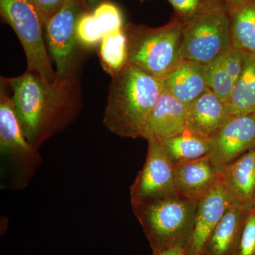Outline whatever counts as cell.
<instances>
[{
  "label": "cell",
  "instance_id": "26",
  "mask_svg": "<svg viewBox=\"0 0 255 255\" xmlns=\"http://www.w3.org/2000/svg\"><path fill=\"white\" fill-rule=\"evenodd\" d=\"M235 255H255V206L248 211L241 240Z\"/></svg>",
  "mask_w": 255,
  "mask_h": 255
},
{
  "label": "cell",
  "instance_id": "3",
  "mask_svg": "<svg viewBox=\"0 0 255 255\" xmlns=\"http://www.w3.org/2000/svg\"><path fill=\"white\" fill-rule=\"evenodd\" d=\"M124 30L127 38V64L162 79L180 60L183 23L176 15L159 27L130 22Z\"/></svg>",
  "mask_w": 255,
  "mask_h": 255
},
{
  "label": "cell",
  "instance_id": "16",
  "mask_svg": "<svg viewBox=\"0 0 255 255\" xmlns=\"http://www.w3.org/2000/svg\"><path fill=\"white\" fill-rule=\"evenodd\" d=\"M175 184L179 195L198 203L221 177L209 155L174 165Z\"/></svg>",
  "mask_w": 255,
  "mask_h": 255
},
{
  "label": "cell",
  "instance_id": "6",
  "mask_svg": "<svg viewBox=\"0 0 255 255\" xmlns=\"http://www.w3.org/2000/svg\"><path fill=\"white\" fill-rule=\"evenodd\" d=\"M0 12L22 45L27 70L54 81L56 71L52 68L45 44V23L33 0H0Z\"/></svg>",
  "mask_w": 255,
  "mask_h": 255
},
{
  "label": "cell",
  "instance_id": "11",
  "mask_svg": "<svg viewBox=\"0 0 255 255\" xmlns=\"http://www.w3.org/2000/svg\"><path fill=\"white\" fill-rule=\"evenodd\" d=\"M230 206L221 174L212 189L198 202L192 232L184 248L188 255H203L210 236Z\"/></svg>",
  "mask_w": 255,
  "mask_h": 255
},
{
  "label": "cell",
  "instance_id": "22",
  "mask_svg": "<svg viewBox=\"0 0 255 255\" xmlns=\"http://www.w3.org/2000/svg\"><path fill=\"white\" fill-rule=\"evenodd\" d=\"M100 58L104 70L111 77L127 65V38L124 29L104 37L100 45Z\"/></svg>",
  "mask_w": 255,
  "mask_h": 255
},
{
  "label": "cell",
  "instance_id": "20",
  "mask_svg": "<svg viewBox=\"0 0 255 255\" xmlns=\"http://www.w3.org/2000/svg\"><path fill=\"white\" fill-rule=\"evenodd\" d=\"M174 165L209 155V137L184 130L176 136L159 141Z\"/></svg>",
  "mask_w": 255,
  "mask_h": 255
},
{
  "label": "cell",
  "instance_id": "1",
  "mask_svg": "<svg viewBox=\"0 0 255 255\" xmlns=\"http://www.w3.org/2000/svg\"><path fill=\"white\" fill-rule=\"evenodd\" d=\"M1 80L12 92L23 135L37 149L71 125L81 110L80 84L73 75L50 82L26 70L19 76Z\"/></svg>",
  "mask_w": 255,
  "mask_h": 255
},
{
  "label": "cell",
  "instance_id": "19",
  "mask_svg": "<svg viewBox=\"0 0 255 255\" xmlns=\"http://www.w3.org/2000/svg\"><path fill=\"white\" fill-rule=\"evenodd\" d=\"M247 53L231 47L227 52L207 65L208 85L211 91L226 102L241 76Z\"/></svg>",
  "mask_w": 255,
  "mask_h": 255
},
{
  "label": "cell",
  "instance_id": "21",
  "mask_svg": "<svg viewBox=\"0 0 255 255\" xmlns=\"http://www.w3.org/2000/svg\"><path fill=\"white\" fill-rule=\"evenodd\" d=\"M228 105L233 116L255 113V53H247Z\"/></svg>",
  "mask_w": 255,
  "mask_h": 255
},
{
  "label": "cell",
  "instance_id": "25",
  "mask_svg": "<svg viewBox=\"0 0 255 255\" xmlns=\"http://www.w3.org/2000/svg\"><path fill=\"white\" fill-rule=\"evenodd\" d=\"M93 14L100 24L104 36L112 34L124 29V16L122 11L114 3L105 1L94 9ZM104 36V37H105Z\"/></svg>",
  "mask_w": 255,
  "mask_h": 255
},
{
  "label": "cell",
  "instance_id": "13",
  "mask_svg": "<svg viewBox=\"0 0 255 255\" xmlns=\"http://www.w3.org/2000/svg\"><path fill=\"white\" fill-rule=\"evenodd\" d=\"M162 80L163 91L187 107L209 89L207 65L180 60Z\"/></svg>",
  "mask_w": 255,
  "mask_h": 255
},
{
  "label": "cell",
  "instance_id": "31",
  "mask_svg": "<svg viewBox=\"0 0 255 255\" xmlns=\"http://www.w3.org/2000/svg\"></svg>",
  "mask_w": 255,
  "mask_h": 255
},
{
  "label": "cell",
  "instance_id": "9",
  "mask_svg": "<svg viewBox=\"0 0 255 255\" xmlns=\"http://www.w3.org/2000/svg\"><path fill=\"white\" fill-rule=\"evenodd\" d=\"M145 164L130 188L131 205L178 194L174 164L160 142L148 140Z\"/></svg>",
  "mask_w": 255,
  "mask_h": 255
},
{
  "label": "cell",
  "instance_id": "12",
  "mask_svg": "<svg viewBox=\"0 0 255 255\" xmlns=\"http://www.w3.org/2000/svg\"><path fill=\"white\" fill-rule=\"evenodd\" d=\"M231 206L251 209L255 202V149L248 151L221 172Z\"/></svg>",
  "mask_w": 255,
  "mask_h": 255
},
{
  "label": "cell",
  "instance_id": "24",
  "mask_svg": "<svg viewBox=\"0 0 255 255\" xmlns=\"http://www.w3.org/2000/svg\"><path fill=\"white\" fill-rule=\"evenodd\" d=\"M75 36L79 44L86 48H94L100 45L104 33L93 13L84 11L75 27Z\"/></svg>",
  "mask_w": 255,
  "mask_h": 255
},
{
  "label": "cell",
  "instance_id": "8",
  "mask_svg": "<svg viewBox=\"0 0 255 255\" xmlns=\"http://www.w3.org/2000/svg\"><path fill=\"white\" fill-rule=\"evenodd\" d=\"M84 0H65L60 9L46 21L45 34L58 78L72 76L79 44L75 27L85 11Z\"/></svg>",
  "mask_w": 255,
  "mask_h": 255
},
{
  "label": "cell",
  "instance_id": "17",
  "mask_svg": "<svg viewBox=\"0 0 255 255\" xmlns=\"http://www.w3.org/2000/svg\"><path fill=\"white\" fill-rule=\"evenodd\" d=\"M231 47L255 53V0H223Z\"/></svg>",
  "mask_w": 255,
  "mask_h": 255
},
{
  "label": "cell",
  "instance_id": "10",
  "mask_svg": "<svg viewBox=\"0 0 255 255\" xmlns=\"http://www.w3.org/2000/svg\"><path fill=\"white\" fill-rule=\"evenodd\" d=\"M209 140V156L221 172L227 164L255 149V113L233 116Z\"/></svg>",
  "mask_w": 255,
  "mask_h": 255
},
{
  "label": "cell",
  "instance_id": "18",
  "mask_svg": "<svg viewBox=\"0 0 255 255\" xmlns=\"http://www.w3.org/2000/svg\"><path fill=\"white\" fill-rule=\"evenodd\" d=\"M249 209L230 206L210 236L203 255H236Z\"/></svg>",
  "mask_w": 255,
  "mask_h": 255
},
{
  "label": "cell",
  "instance_id": "15",
  "mask_svg": "<svg viewBox=\"0 0 255 255\" xmlns=\"http://www.w3.org/2000/svg\"><path fill=\"white\" fill-rule=\"evenodd\" d=\"M187 107L168 92L159 95L147 121L142 138L162 141L186 130Z\"/></svg>",
  "mask_w": 255,
  "mask_h": 255
},
{
  "label": "cell",
  "instance_id": "14",
  "mask_svg": "<svg viewBox=\"0 0 255 255\" xmlns=\"http://www.w3.org/2000/svg\"><path fill=\"white\" fill-rule=\"evenodd\" d=\"M232 117L228 102L209 88L187 106L186 130L209 138Z\"/></svg>",
  "mask_w": 255,
  "mask_h": 255
},
{
  "label": "cell",
  "instance_id": "23",
  "mask_svg": "<svg viewBox=\"0 0 255 255\" xmlns=\"http://www.w3.org/2000/svg\"><path fill=\"white\" fill-rule=\"evenodd\" d=\"M183 23L223 9V0H167Z\"/></svg>",
  "mask_w": 255,
  "mask_h": 255
},
{
  "label": "cell",
  "instance_id": "4",
  "mask_svg": "<svg viewBox=\"0 0 255 255\" xmlns=\"http://www.w3.org/2000/svg\"><path fill=\"white\" fill-rule=\"evenodd\" d=\"M198 203L183 196H166L132 206L152 253L187 246L194 226Z\"/></svg>",
  "mask_w": 255,
  "mask_h": 255
},
{
  "label": "cell",
  "instance_id": "2",
  "mask_svg": "<svg viewBox=\"0 0 255 255\" xmlns=\"http://www.w3.org/2000/svg\"><path fill=\"white\" fill-rule=\"evenodd\" d=\"M162 90V79L127 64L112 76L103 117L106 128L117 136L142 138Z\"/></svg>",
  "mask_w": 255,
  "mask_h": 255
},
{
  "label": "cell",
  "instance_id": "27",
  "mask_svg": "<svg viewBox=\"0 0 255 255\" xmlns=\"http://www.w3.org/2000/svg\"><path fill=\"white\" fill-rule=\"evenodd\" d=\"M41 12L42 17L46 21L61 7L65 0H33Z\"/></svg>",
  "mask_w": 255,
  "mask_h": 255
},
{
  "label": "cell",
  "instance_id": "30",
  "mask_svg": "<svg viewBox=\"0 0 255 255\" xmlns=\"http://www.w3.org/2000/svg\"><path fill=\"white\" fill-rule=\"evenodd\" d=\"M137 1H140V2L143 3L146 1H148V0H136Z\"/></svg>",
  "mask_w": 255,
  "mask_h": 255
},
{
  "label": "cell",
  "instance_id": "5",
  "mask_svg": "<svg viewBox=\"0 0 255 255\" xmlns=\"http://www.w3.org/2000/svg\"><path fill=\"white\" fill-rule=\"evenodd\" d=\"M0 155L1 188L21 190L27 187L43 159L38 149L26 140L11 97L0 91Z\"/></svg>",
  "mask_w": 255,
  "mask_h": 255
},
{
  "label": "cell",
  "instance_id": "29",
  "mask_svg": "<svg viewBox=\"0 0 255 255\" xmlns=\"http://www.w3.org/2000/svg\"><path fill=\"white\" fill-rule=\"evenodd\" d=\"M107 1V0H84V3L85 5H86L87 7L89 8H95L96 6H98L101 3L104 2V1Z\"/></svg>",
  "mask_w": 255,
  "mask_h": 255
},
{
  "label": "cell",
  "instance_id": "28",
  "mask_svg": "<svg viewBox=\"0 0 255 255\" xmlns=\"http://www.w3.org/2000/svg\"><path fill=\"white\" fill-rule=\"evenodd\" d=\"M152 255H189L185 248L182 246H174L162 251L153 252Z\"/></svg>",
  "mask_w": 255,
  "mask_h": 255
},
{
  "label": "cell",
  "instance_id": "7",
  "mask_svg": "<svg viewBox=\"0 0 255 255\" xmlns=\"http://www.w3.org/2000/svg\"><path fill=\"white\" fill-rule=\"evenodd\" d=\"M231 48L224 7L183 23L179 59L209 65Z\"/></svg>",
  "mask_w": 255,
  "mask_h": 255
}]
</instances>
